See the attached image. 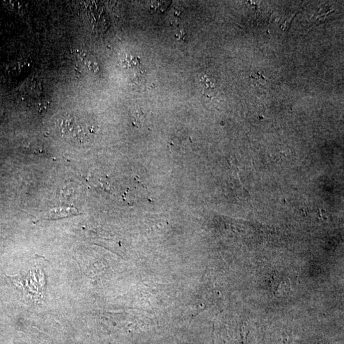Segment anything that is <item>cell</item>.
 <instances>
[{
    "mask_svg": "<svg viewBox=\"0 0 344 344\" xmlns=\"http://www.w3.org/2000/svg\"><path fill=\"white\" fill-rule=\"evenodd\" d=\"M252 80H254L256 84H264L266 82L265 78L263 77L262 74L260 73H254L252 75L251 77Z\"/></svg>",
    "mask_w": 344,
    "mask_h": 344,
    "instance_id": "obj_7",
    "label": "cell"
},
{
    "mask_svg": "<svg viewBox=\"0 0 344 344\" xmlns=\"http://www.w3.org/2000/svg\"><path fill=\"white\" fill-rule=\"evenodd\" d=\"M77 213V210L75 208L69 207H59L53 208L50 211L49 216L52 219H58V218L71 216L75 215Z\"/></svg>",
    "mask_w": 344,
    "mask_h": 344,
    "instance_id": "obj_5",
    "label": "cell"
},
{
    "mask_svg": "<svg viewBox=\"0 0 344 344\" xmlns=\"http://www.w3.org/2000/svg\"><path fill=\"white\" fill-rule=\"evenodd\" d=\"M272 288L275 294L285 295L291 290L290 279L275 275L271 281Z\"/></svg>",
    "mask_w": 344,
    "mask_h": 344,
    "instance_id": "obj_3",
    "label": "cell"
},
{
    "mask_svg": "<svg viewBox=\"0 0 344 344\" xmlns=\"http://www.w3.org/2000/svg\"><path fill=\"white\" fill-rule=\"evenodd\" d=\"M56 128L59 134L65 139L81 141L89 132V127L73 115L64 113L56 119Z\"/></svg>",
    "mask_w": 344,
    "mask_h": 344,
    "instance_id": "obj_1",
    "label": "cell"
},
{
    "mask_svg": "<svg viewBox=\"0 0 344 344\" xmlns=\"http://www.w3.org/2000/svg\"><path fill=\"white\" fill-rule=\"evenodd\" d=\"M200 82L203 87L204 95L208 97H212L216 93V83L214 78L209 75H203L201 77Z\"/></svg>",
    "mask_w": 344,
    "mask_h": 344,
    "instance_id": "obj_4",
    "label": "cell"
},
{
    "mask_svg": "<svg viewBox=\"0 0 344 344\" xmlns=\"http://www.w3.org/2000/svg\"><path fill=\"white\" fill-rule=\"evenodd\" d=\"M121 65L131 77L139 79L143 75V69L139 58L133 55L125 54L120 59Z\"/></svg>",
    "mask_w": 344,
    "mask_h": 344,
    "instance_id": "obj_2",
    "label": "cell"
},
{
    "mask_svg": "<svg viewBox=\"0 0 344 344\" xmlns=\"http://www.w3.org/2000/svg\"><path fill=\"white\" fill-rule=\"evenodd\" d=\"M134 121H133V123H134V125L137 126H141L142 125V123H143V112L139 111V109H137L134 112Z\"/></svg>",
    "mask_w": 344,
    "mask_h": 344,
    "instance_id": "obj_6",
    "label": "cell"
}]
</instances>
